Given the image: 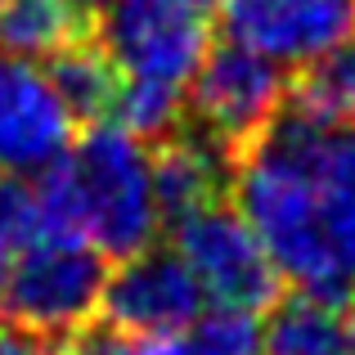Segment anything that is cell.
Segmentation results:
<instances>
[{"label": "cell", "instance_id": "1", "mask_svg": "<svg viewBox=\"0 0 355 355\" xmlns=\"http://www.w3.org/2000/svg\"><path fill=\"white\" fill-rule=\"evenodd\" d=\"M333 130L297 113L293 104L279 108L275 121L234 157V207L270 252L279 279L311 293H338L347 288L338 252L324 230L320 184L315 166L324 157Z\"/></svg>", "mask_w": 355, "mask_h": 355}, {"label": "cell", "instance_id": "2", "mask_svg": "<svg viewBox=\"0 0 355 355\" xmlns=\"http://www.w3.org/2000/svg\"><path fill=\"white\" fill-rule=\"evenodd\" d=\"M36 193L59 234L90 243L104 261L153 248L162 230L153 153L117 121H104L90 135L72 139L68 153L45 175H36Z\"/></svg>", "mask_w": 355, "mask_h": 355}, {"label": "cell", "instance_id": "3", "mask_svg": "<svg viewBox=\"0 0 355 355\" xmlns=\"http://www.w3.org/2000/svg\"><path fill=\"white\" fill-rule=\"evenodd\" d=\"M99 45L121 81L113 121L139 139L171 135L193 72L211 50L207 14L189 0H113Z\"/></svg>", "mask_w": 355, "mask_h": 355}, {"label": "cell", "instance_id": "4", "mask_svg": "<svg viewBox=\"0 0 355 355\" xmlns=\"http://www.w3.org/2000/svg\"><path fill=\"white\" fill-rule=\"evenodd\" d=\"M108 284V261L72 234H45L0 266V311L36 338L90 329Z\"/></svg>", "mask_w": 355, "mask_h": 355}, {"label": "cell", "instance_id": "5", "mask_svg": "<svg viewBox=\"0 0 355 355\" xmlns=\"http://www.w3.org/2000/svg\"><path fill=\"white\" fill-rule=\"evenodd\" d=\"M171 252L184 261L211 311L257 315L275 302L279 284H284L252 225L239 216V207H225V202H211V207L175 220Z\"/></svg>", "mask_w": 355, "mask_h": 355}, {"label": "cell", "instance_id": "6", "mask_svg": "<svg viewBox=\"0 0 355 355\" xmlns=\"http://www.w3.org/2000/svg\"><path fill=\"white\" fill-rule=\"evenodd\" d=\"M184 104L193 113V130L225 144L230 153H243L288 104V77L266 54L225 41L211 45L198 63Z\"/></svg>", "mask_w": 355, "mask_h": 355}, {"label": "cell", "instance_id": "7", "mask_svg": "<svg viewBox=\"0 0 355 355\" xmlns=\"http://www.w3.org/2000/svg\"><path fill=\"white\" fill-rule=\"evenodd\" d=\"M77 139V113L32 59L0 54V175L36 180Z\"/></svg>", "mask_w": 355, "mask_h": 355}, {"label": "cell", "instance_id": "8", "mask_svg": "<svg viewBox=\"0 0 355 355\" xmlns=\"http://www.w3.org/2000/svg\"><path fill=\"white\" fill-rule=\"evenodd\" d=\"M202 306L207 302L184 261L171 248H144L135 257H121L117 270H108L99 315L117 333L171 342L198 320Z\"/></svg>", "mask_w": 355, "mask_h": 355}, {"label": "cell", "instance_id": "9", "mask_svg": "<svg viewBox=\"0 0 355 355\" xmlns=\"http://www.w3.org/2000/svg\"><path fill=\"white\" fill-rule=\"evenodd\" d=\"M225 18L230 41L279 68H302L355 36V0H234Z\"/></svg>", "mask_w": 355, "mask_h": 355}, {"label": "cell", "instance_id": "10", "mask_svg": "<svg viewBox=\"0 0 355 355\" xmlns=\"http://www.w3.org/2000/svg\"><path fill=\"white\" fill-rule=\"evenodd\" d=\"M234 157L225 144L207 139L202 130L189 135H162V148L153 153V189L162 220H184L193 211L225 202V189L234 180Z\"/></svg>", "mask_w": 355, "mask_h": 355}, {"label": "cell", "instance_id": "11", "mask_svg": "<svg viewBox=\"0 0 355 355\" xmlns=\"http://www.w3.org/2000/svg\"><path fill=\"white\" fill-rule=\"evenodd\" d=\"M261 355H355V329L338 293L297 288L266 306Z\"/></svg>", "mask_w": 355, "mask_h": 355}, {"label": "cell", "instance_id": "12", "mask_svg": "<svg viewBox=\"0 0 355 355\" xmlns=\"http://www.w3.org/2000/svg\"><path fill=\"white\" fill-rule=\"evenodd\" d=\"M72 41H81V14L68 0H0V54L41 63Z\"/></svg>", "mask_w": 355, "mask_h": 355}, {"label": "cell", "instance_id": "13", "mask_svg": "<svg viewBox=\"0 0 355 355\" xmlns=\"http://www.w3.org/2000/svg\"><path fill=\"white\" fill-rule=\"evenodd\" d=\"M293 108L329 130H355V36L302 63Z\"/></svg>", "mask_w": 355, "mask_h": 355}, {"label": "cell", "instance_id": "14", "mask_svg": "<svg viewBox=\"0 0 355 355\" xmlns=\"http://www.w3.org/2000/svg\"><path fill=\"white\" fill-rule=\"evenodd\" d=\"M315 184H320V211L329 243L338 252L347 284L355 275V130H333L324 157L315 166Z\"/></svg>", "mask_w": 355, "mask_h": 355}, {"label": "cell", "instance_id": "15", "mask_svg": "<svg viewBox=\"0 0 355 355\" xmlns=\"http://www.w3.org/2000/svg\"><path fill=\"white\" fill-rule=\"evenodd\" d=\"M54 90L68 99V108L77 117H113L117 104V68L104 54V45L90 41H72L68 50H59L54 59H45Z\"/></svg>", "mask_w": 355, "mask_h": 355}, {"label": "cell", "instance_id": "16", "mask_svg": "<svg viewBox=\"0 0 355 355\" xmlns=\"http://www.w3.org/2000/svg\"><path fill=\"white\" fill-rule=\"evenodd\" d=\"M45 234H59V230L45 216V202L36 193V184L18 180V175H0V266Z\"/></svg>", "mask_w": 355, "mask_h": 355}, {"label": "cell", "instance_id": "17", "mask_svg": "<svg viewBox=\"0 0 355 355\" xmlns=\"http://www.w3.org/2000/svg\"><path fill=\"white\" fill-rule=\"evenodd\" d=\"M175 355H261V324L243 311L198 315L175 338Z\"/></svg>", "mask_w": 355, "mask_h": 355}, {"label": "cell", "instance_id": "18", "mask_svg": "<svg viewBox=\"0 0 355 355\" xmlns=\"http://www.w3.org/2000/svg\"><path fill=\"white\" fill-rule=\"evenodd\" d=\"M68 355H175V338H130V333H117L104 324V329H81Z\"/></svg>", "mask_w": 355, "mask_h": 355}, {"label": "cell", "instance_id": "19", "mask_svg": "<svg viewBox=\"0 0 355 355\" xmlns=\"http://www.w3.org/2000/svg\"><path fill=\"white\" fill-rule=\"evenodd\" d=\"M0 355H54V351L45 338H36V333H27V329L5 320L0 324Z\"/></svg>", "mask_w": 355, "mask_h": 355}, {"label": "cell", "instance_id": "20", "mask_svg": "<svg viewBox=\"0 0 355 355\" xmlns=\"http://www.w3.org/2000/svg\"><path fill=\"white\" fill-rule=\"evenodd\" d=\"M68 5H72V9H77V14H81V18H86V14H104V9H108V5H113V0H68Z\"/></svg>", "mask_w": 355, "mask_h": 355}, {"label": "cell", "instance_id": "21", "mask_svg": "<svg viewBox=\"0 0 355 355\" xmlns=\"http://www.w3.org/2000/svg\"><path fill=\"white\" fill-rule=\"evenodd\" d=\"M189 5H198L202 14H211V9H230V5H234V0H189Z\"/></svg>", "mask_w": 355, "mask_h": 355}, {"label": "cell", "instance_id": "22", "mask_svg": "<svg viewBox=\"0 0 355 355\" xmlns=\"http://www.w3.org/2000/svg\"><path fill=\"white\" fill-rule=\"evenodd\" d=\"M342 306H347V315H351V329H355V275H351V288H347V302H342Z\"/></svg>", "mask_w": 355, "mask_h": 355}]
</instances>
